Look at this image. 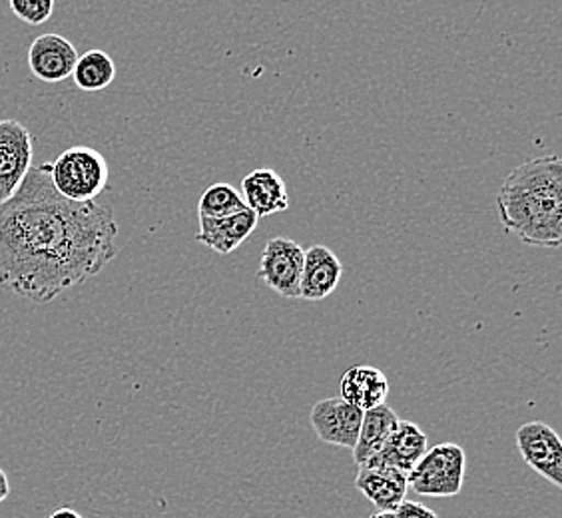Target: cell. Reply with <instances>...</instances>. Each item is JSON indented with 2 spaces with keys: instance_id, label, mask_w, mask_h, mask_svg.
<instances>
[{
  "instance_id": "cell-1",
  "label": "cell",
  "mask_w": 562,
  "mask_h": 518,
  "mask_svg": "<svg viewBox=\"0 0 562 518\" xmlns=\"http://www.w3.org/2000/svg\"><path fill=\"white\" fill-rule=\"evenodd\" d=\"M119 224L109 204L70 202L43 166H33L0 204V290L50 303L92 280L119 254Z\"/></svg>"
},
{
  "instance_id": "cell-2",
  "label": "cell",
  "mask_w": 562,
  "mask_h": 518,
  "mask_svg": "<svg viewBox=\"0 0 562 518\" xmlns=\"http://www.w3.org/2000/svg\"><path fill=\"white\" fill-rule=\"evenodd\" d=\"M497 210L503 227L522 244L561 248V158L552 154L517 166L498 190Z\"/></svg>"
},
{
  "instance_id": "cell-3",
  "label": "cell",
  "mask_w": 562,
  "mask_h": 518,
  "mask_svg": "<svg viewBox=\"0 0 562 518\" xmlns=\"http://www.w3.org/2000/svg\"><path fill=\"white\" fill-rule=\"evenodd\" d=\"M44 168L56 192L70 202H94L109 188V162L88 146H72Z\"/></svg>"
},
{
  "instance_id": "cell-4",
  "label": "cell",
  "mask_w": 562,
  "mask_h": 518,
  "mask_svg": "<svg viewBox=\"0 0 562 518\" xmlns=\"http://www.w3.org/2000/svg\"><path fill=\"white\" fill-rule=\"evenodd\" d=\"M467 475V453L461 444L441 443L427 449L407 476V485L422 497H457Z\"/></svg>"
},
{
  "instance_id": "cell-5",
  "label": "cell",
  "mask_w": 562,
  "mask_h": 518,
  "mask_svg": "<svg viewBox=\"0 0 562 518\" xmlns=\"http://www.w3.org/2000/svg\"><path fill=\"white\" fill-rule=\"evenodd\" d=\"M34 138L19 120H0V204L11 200L33 168Z\"/></svg>"
},
{
  "instance_id": "cell-6",
  "label": "cell",
  "mask_w": 562,
  "mask_h": 518,
  "mask_svg": "<svg viewBox=\"0 0 562 518\" xmlns=\"http://www.w3.org/2000/svg\"><path fill=\"white\" fill-rule=\"evenodd\" d=\"M305 249L290 238H271L261 254L258 278L271 292L295 300L300 295Z\"/></svg>"
},
{
  "instance_id": "cell-7",
  "label": "cell",
  "mask_w": 562,
  "mask_h": 518,
  "mask_svg": "<svg viewBox=\"0 0 562 518\" xmlns=\"http://www.w3.org/2000/svg\"><path fill=\"white\" fill-rule=\"evenodd\" d=\"M515 441L522 461L552 486L562 488V441L559 432L547 423L530 421L520 425Z\"/></svg>"
},
{
  "instance_id": "cell-8",
  "label": "cell",
  "mask_w": 562,
  "mask_h": 518,
  "mask_svg": "<svg viewBox=\"0 0 562 518\" xmlns=\"http://www.w3.org/2000/svg\"><path fill=\"white\" fill-rule=\"evenodd\" d=\"M310 419L322 443L353 451L361 429L363 410L349 405L341 397H329L315 403Z\"/></svg>"
},
{
  "instance_id": "cell-9",
  "label": "cell",
  "mask_w": 562,
  "mask_h": 518,
  "mask_svg": "<svg viewBox=\"0 0 562 518\" xmlns=\"http://www.w3.org/2000/svg\"><path fill=\"white\" fill-rule=\"evenodd\" d=\"M76 60L75 44L60 34H41L29 46V68L41 82L56 85L70 78Z\"/></svg>"
},
{
  "instance_id": "cell-10",
  "label": "cell",
  "mask_w": 562,
  "mask_h": 518,
  "mask_svg": "<svg viewBox=\"0 0 562 518\" xmlns=\"http://www.w3.org/2000/svg\"><path fill=\"white\" fill-rule=\"evenodd\" d=\"M429 449L427 435L412 421H400L395 431L391 432L387 443L369 463L363 466H378L397 471L401 475L409 476L413 466L419 463L425 451Z\"/></svg>"
},
{
  "instance_id": "cell-11",
  "label": "cell",
  "mask_w": 562,
  "mask_h": 518,
  "mask_svg": "<svg viewBox=\"0 0 562 518\" xmlns=\"http://www.w3.org/2000/svg\"><path fill=\"white\" fill-rule=\"evenodd\" d=\"M344 275V266L336 254L325 246L315 244L303 254L300 300L324 302L336 292Z\"/></svg>"
},
{
  "instance_id": "cell-12",
  "label": "cell",
  "mask_w": 562,
  "mask_h": 518,
  "mask_svg": "<svg viewBox=\"0 0 562 518\" xmlns=\"http://www.w3.org/2000/svg\"><path fill=\"white\" fill-rule=\"evenodd\" d=\"M260 217L251 210H241L238 214L226 217H200V232L195 234V241L202 246L227 256L246 241L256 232Z\"/></svg>"
},
{
  "instance_id": "cell-13",
  "label": "cell",
  "mask_w": 562,
  "mask_h": 518,
  "mask_svg": "<svg viewBox=\"0 0 562 518\" xmlns=\"http://www.w3.org/2000/svg\"><path fill=\"white\" fill-rule=\"evenodd\" d=\"M241 200L258 217H270L290 210V195L280 173L258 168L241 180Z\"/></svg>"
},
{
  "instance_id": "cell-14",
  "label": "cell",
  "mask_w": 562,
  "mask_h": 518,
  "mask_svg": "<svg viewBox=\"0 0 562 518\" xmlns=\"http://www.w3.org/2000/svg\"><path fill=\"white\" fill-rule=\"evenodd\" d=\"M341 399L359 410L375 409L385 405L390 395V381L385 373L371 365H353L347 369L339 381Z\"/></svg>"
},
{
  "instance_id": "cell-15",
  "label": "cell",
  "mask_w": 562,
  "mask_h": 518,
  "mask_svg": "<svg viewBox=\"0 0 562 518\" xmlns=\"http://www.w3.org/2000/svg\"><path fill=\"white\" fill-rule=\"evenodd\" d=\"M356 486L378 507V510H395L407 497V476L390 469L357 466Z\"/></svg>"
},
{
  "instance_id": "cell-16",
  "label": "cell",
  "mask_w": 562,
  "mask_h": 518,
  "mask_svg": "<svg viewBox=\"0 0 562 518\" xmlns=\"http://www.w3.org/2000/svg\"><path fill=\"white\" fill-rule=\"evenodd\" d=\"M400 421L397 413L387 405H379L375 409L363 410L361 429H359V437L353 447V461L357 466L369 463L383 449V444L387 443L391 432L395 431Z\"/></svg>"
},
{
  "instance_id": "cell-17",
  "label": "cell",
  "mask_w": 562,
  "mask_h": 518,
  "mask_svg": "<svg viewBox=\"0 0 562 518\" xmlns=\"http://www.w3.org/2000/svg\"><path fill=\"white\" fill-rule=\"evenodd\" d=\"M76 88L85 92H100L109 88L116 78V65L104 50H88L76 60L72 76Z\"/></svg>"
},
{
  "instance_id": "cell-18",
  "label": "cell",
  "mask_w": 562,
  "mask_h": 518,
  "mask_svg": "<svg viewBox=\"0 0 562 518\" xmlns=\"http://www.w3.org/2000/svg\"><path fill=\"white\" fill-rule=\"evenodd\" d=\"M241 210H246V204H244L238 190L229 184H224V182L210 185L198 202V216L200 217H226L238 214Z\"/></svg>"
},
{
  "instance_id": "cell-19",
  "label": "cell",
  "mask_w": 562,
  "mask_h": 518,
  "mask_svg": "<svg viewBox=\"0 0 562 518\" xmlns=\"http://www.w3.org/2000/svg\"><path fill=\"white\" fill-rule=\"evenodd\" d=\"M9 2L14 16L31 26H41L55 12V0H9Z\"/></svg>"
},
{
  "instance_id": "cell-20",
  "label": "cell",
  "mask_w": 562,
  "mask_h": 518,
  "mask_svg": "<svg viewBox=\"0 0 562 518\" xmlns=\"http://www.w3.org/2000/svg\"><path fill=\"white\" fill-rule=\"evenodd\" d=\"M393 513H395V518H439V515L431 508L425 507L422 503L407 500V498Z\"/></svg>"
},
{
  "instance_id": "cell-21",
  "label": "cell",
  "mask_w": 562,
  "mask_h": 518,
  "mask_svg": "<svg viewBox=\"0 0 562 518\" xmlns=\"http://www.w3.org/2000/svg\"><path fill=\"white\" fill-rule=\"evenodd\" d=\"M9 495H11V481H9L7 473L0 469V505L9 498Z\"/></svg>"
},
{
  "instance_id": "cell-22",
  "label": "cell",
  "mask_w": 562,
  "mask_h": 518,
  "mask_svg": "<svg viewBox=\"0 0 562 518\" xmlns=\"http://www.w3.org/2000/svg\"><path fill=\"white\" fill-rule=\"evenodd\" d=\"M48 518H85L82 515H78L72 508H58Z\"/></svg>"
},
{
  "instance_id": "cell-23",
  "label": "cell",
  "mask_w": 562,
  "mask_h": 518,
  "mask_svg": "<svg viewBox=\"0 0 562 518\" xmlns=\"http://www.w3.org/2000/svg\"><path fill=\"white\" fill-rule=\"evenodd\" d=\"M369 518H395V513H391V510H378L375 515H371Z\"/></svg>"
}]
</instances>
